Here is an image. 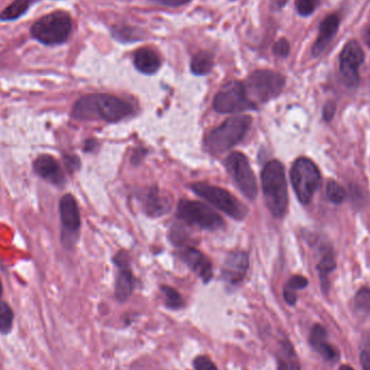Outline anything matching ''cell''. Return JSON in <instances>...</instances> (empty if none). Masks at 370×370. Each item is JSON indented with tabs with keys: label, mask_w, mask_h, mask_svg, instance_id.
Masks as SVG:
<instances>
[{
	"label": "cell",
	"mask_w": 370,
	"mask_h": 370,
	"mask_svg": "<svg viewBox=\"0 0 370 370\" xmlns=\"http://www.w3.org/2000/svg\"><path fill=\"white\" fill-rule=\"evenodd\" d=\"M336 262L334 250L330 247H325L322 251L320 262L318 265V276H320V287L324 295H328L330 289V277L332 272L336 269Z\"/></svg>",
	"instance_id": "20"
},
{
	"label": "cell",
	"mask_w": 370,
	"mask_h": 370,
	"mask_svg": "<svg viewBox=\"0 0 370 370\" xmlns=\"http://www.w3.org/2000/svg\"><path fill=\"white\" fill-rule=\"evenodd\" d=\"M72 29L70 15L57 11L35 22L31 27V34L43 45H59L68 40Z\"/></svg>",
	"instance_id": "5"
},
{
	"label": "cell",
	"mask_w": 370,
	"mask_h": 370,
	"mask_svg": "<svg viewBox=\"0 0 370 370\" xmlns=\"http://www.w3.org/2000/svg\"><path fill=\"white\" fill-rule=\"evenodd\" d=\"M338 370H355L353 367H351L350 365H342L340 366L339 369Z\"/></svg>",
	"instance_id": "40"
},
{
	"label": "cell",
	"mask_w": 370,
	"mask_h": 370,
	"mask_svg": "<svg viewBox=\"0 0 370 370\" xmlns=\"http://www.w3.org/2000/svg\"><path fill=\"white\" fill-rule=\"evenodd\" d=\"M181 259L183 262L188 265L194 273L198 275L200 279L204 281V283H208L212 281V265L209 259L200 253V250L195 249L193 247H185L181 250Z\"/></svg>",
	"instance_id": "14"
},
{
	"label": "cell",
	"mask_w": 370,
	"mask_h": 370,
	"mask_svg": "<svg viewBox=\"0 0 370 370\" xmlns=\"http://www.w3.org/2000/svg\"><path fill=\"white\" fill-rule=\"evenodd\" d=\"M290 51V46L287 39L281 38L274 45V53L279 58H286Z\"/></svg>",
	"instance_id": "33"
},
{
	"label": "cell",
	"mask_w": 370,
	"mask_h": 370,
	"mask_svg": "<svg viewBox=\"0 0 370 370\" xmlns=\"http://www.w3.org/2000/svg\"><path fill=\"white\" fill-rule=\"evenodd\" d=\"M34 170L41 178L53 184L61 185L64 182L62 169L54 157L50 155H40L34 161Z\"/></svg>",
	"instance_id": "17"
},
{
	"label": "cell",
	"mask_w": 370,
	"mask_h": 370,
	"mask_svg": "<svg viewBox=\"0 0 370 370\" xmlns=\"http://www.w3.org/2000/svg\"><path fill=\"white\" fill-rule=\"evenodd\" d=\"M225 167L246 198L255 200L258 193L257 181L247 157L238 151L232 153L225 159Z\"/></svg>",
	"instance_id": "10"
},
{
	"label": "cell",
	"mask_w": 370,
	"mask_h": 370,
	"mask_svg": "<svg viewBox=\"0 0 370 370\" xmlns=\"http://www.w3.org/2000/svg\"><path fill=\"white\" fill-rule=\"evenodd\" d=\"M145 210L149 216L156 218L167 214L170 209L171 202L168 196L161 194L158 188H149L145 194Z\"/></svg>",
	"instance_id": "19"
},
{
	"label": "cell",
	"mask_w": 370,
	"mask_h": 370,
	"mask_svg": "<svg viewBox=\"0 0 370 370\" xmlns=\"http://www.w3.org/2000/svg\"><path fill=\"white\" fill-rule=\"evenodd\" d=\"M274 3L277 7H283L287 3V0H274Z\"/></svg>",
	"instance_id": "38"
},
{
	"label": "cell",
	"mask_w": 370,
	"mask_h": 370,
	"mask_svg": "<svg viewBox=\"0 0 370 370\" xmlns=\"http://www.w3.org/2000/svg\"><path fill=\"white\" fill-rule=\"evenodd\" d=\"M135 65L138 71L143 74H154L161 68V59L154 50L141 48L135 51Z\"/></svg>",
	"instance_id": "22"
},
{
	"label": "cell",
	"mask_w": 370,
	"mask_h": 370,
	"mask_svg": "<svg viewBox=\"0 0 370 370\" xmlns=\"http://www.w3.org/2000/svg\"><path fill=\"white\" fill-rule=\"evenodd\" d=\"M94 141H87L86 143V151H88L89 149H92V147H94Z\"/></svg>",
	"instance_id": "39"
},
{
	"label": "cell",
	"mask_w": 370,
	"mask_h": 370,
	"mask_svg": "<svg viewBox=\"0 0 370 370\" xmlns=\"http://www.w3.org/2000/svg\"><path fill=\"white\" fill-rule=\"evenodd\" d=\"M340 20L338 15H328L320 25V35L312 47L313 57H318L327 48L332 39L339 29Z\"/></svg>",
	"instance_id": "18"
},
{
	"label": "cell",
	"mask_w": 370,
	"mask_h": 370,
	"mask_svg": "<svg viewBox=\"0 0 370 370\" xmlns=\"http://www.w3.org/2000/svg\"><path fill=\"white\" fill-rule=\"evenodd\" d=\"M214 68V60L210 53L200 51L198 54H195L191 63V70L195 75L202 76L212 72Z\"/></svg>",
	"instance_id": "24"
},
{
	"label": "cell",
	"mask_w": 370,
	"mask_h": 370,
	"mask_svg": "<svg viewBox=\"0 0 370 370\" xmlns=\"http://www.w3.org/2000/svg\"><path fill=\"white\" fill-rule=\"evenodd\" d=\"M361 358L362 367L364 370H370V338L368 336H364L361 343Z\"/></svg>",
	"instance_id": "31"
},
{
	"label": "cell",
	"mask_w": 370,
	"mask_h": 370,
	"mask_svg": "<svg viewBox=\"0 0 370 370\" xmlns=\"http://www.w3.org/2000/svg\"><path fill=\"white\" fill-rule=\"evenodd\" d=\"M309 343L316 353L320 354L325 361L334 363L339 361V350L327 341V330L320 324H315L311 330Z\"/></svg>",
	"instance_id": "13"
},
{
	"label": "cell",
	"mask_w": 370,
	"mask_h": 370,
	"mask_svg": "<svg viewBox=\"0 0 370 370\" xmlns=\"http://www.w3.org/2000/svg\"><path fill=\"white\" fill-rule=\"evenodd\" d=\"M336 106L334 102H328L324 108L323 116H324L325 121H330L336 115Z\"/></svg>",
	"instance_id": "34"
},
{
	"label": "cell",
	"mask_w": 370,
	"mask_h": 370,
	"mask_svg": "<svg viewBox=\"0 0 370 370\" xmlns=\"http://www.w3.org/2000/svg\"><path fill=\"white\" fill-rule=\"evenodd\" d=\"M161 293L164 295L166 306L172 310H179L184 306V301L180 293L172 287L161 286Z\"/></svg>",
	"instance_id": "27"
},
{
	"label": "cell",
	"mask_w": 370,
	"mask_h": 370,
	"mask_svg": "<svg viewBox=\"0 0 370 370\" xmlns=\"http://www.w3.org/2000/svg\"><path fill=\"white\" fill-rule=\"evenodd\" d=\"M326 193H327V198L332 204H342L346 200V191L342 188L340 183L334 180H330L326 186Z\"/></svg>",
	"instance_id": "28"
},
{
	"label": "cell",
	"mask_w": 370,
	"mask_h": 370,
	"mask_svg": "<svg viewBox=\"0 0 370 370\" xmlns=\"http://www.w3.org/2000/svg\"><path fill=\"white\" fill-rule=\"evenodd\" d=\"M318 0H296V7L299 15L302 17H308L314 13L318 6Z\"/></svg>",
	"instance_id": "30"
},
{
	"label": "cell",
	"mask_w": 370,
	"mask_h": 370,
	"mask_svg": "<svg viewBox=\"0 0 370 370\" xmlns=\"http://www.w3.org/2000/svg\"><path fill=\"white\" fill-rule=\"evenodd\" d=\"M309 281L301 275H295L290 277L284 287V299L289 306H295L297 303V291L306 288Z\"/></svg>",
	"instance_id": "23"
},
{
	"label": "cell",
	"mask_w": 370,
	"mask_h": 370,
	"mask_svg": "<svg viewBox=\"0 0 370 370\" xmlns=\"http://www.w3.org/2000/svg\"><path fill=\"white\" fill-rule=\"evenodd\" d=\"M285 84L286 80L279 73L259 70L249 75L244 86L251 101L265 103L277 98L284 89Z\"/></svg>",
	"instance_id": "6"
},
{
	"label": "cell",
	"mask_w": 370,
	"mask_h": 370,
	"mask_svg": "<svg viewBox=\"0 0 370 370\" xmlns=\"http://www.w3.org/2000/svg\"><path fill=\"white\" fill-rule=\"evenodd\" d=\"M363 39L365 41L366 45L370 48V27L369 29H366L363 33Z\"/></svg>",
	"instance_id": "37"
},
{
	"label": "cell",
	"mask_w": 370,
	"mask_h": 370,
	"mask_svg": "<svg viewBox=\"0 0 370 370\" xmlns=\"http://www.w3.org/2000/svg\"><path fill=\"white\" fill-rule=\"evenodd\" d=\"M195 370H219L208 356L200 355L193 362Z\"/></svg>",
	"instance_id": "32"
},
{
	"label": "cell",
	"mask_w": 370,
	"mask_h": 370,
	"mask_svg": "<svg viewBox=\"0 0 370 370\" xmlns=\"http://www.w3.org/2000/svg\"><path fill=\"white\" fill-rule=\"evenodd\" d=\"M253 118L250 116H233L226 119L219 127L214 128L205 137L204 145L212 154H221L231 149L248 133Z\"/></svg>",
	"instance_id": "3"
},
{
	"label": "cell",
	"mask_w": 370,
	"mask_h": 370,
	"mask_svg": "<svg viewBox=\"0 0 370 370\" xmlns=\"http://www.w3.org/2000/svg\"><path fill=\"white\" fill-rule=\"evenodd\" d=\"M31 0H15L11 5L8 6L3 13H0V20L3 21H13L19 19L22 15H24L31 5Z\"/></svg>",
	"instance_id": "25"
},
{
	"label": "cell",
	"mask_w": 370,
	"mask_h": 370,
	"mask_svg": "<svg viewBox=\"0 0 370 370\" xmlns=\"http://www.w3.org/2000/svg\"><path fill=\"white\" fill-rule=\"evenodd\" d=\"M60 214L65 231L68 234L76 233L80 228V214L73 195L66 194L61 198Z\"/></svg>",
	"instance_id": "16"
},
{
	"label": "cell",
	"mask_w": 370,
	"mask_h": 370,
	"mask_svg": "<svg viewBox=\"0 0 370 370\" xmlns=\"http://www.w3.org/2000/svg\"><path fill=\"white\" fill-rule=\"evenodd\" d=\"M1 293H3V285H1V281H0V296H1Z\"/></svg>",
	"instance_id": "41"
},
{
	"label": "cell",
	"mask_w": 370,
	"mask_h": 370,
	"mask_svg": "<svg viewBox=\"0 0 370 370\" xmlns=\"http://www.w3.org/2000/svg\"><path fill=\"white\" fill-rule=\"evenodd\" d=\"M291 183L299 202L310 204L320 184V172L314 161L300 157L293 163L290 170Z\"/></svg>",
	"instance_id": "4"
},
{
	"label": "cell",
	"mask_w": 370,
	"mask_h": 370,
	"mask_svg": "<svg viewBox=\"0 0 370 370\" xmlns=\"http://www.w3.org/2000/svg\"><path fill=\"white\" fill-rule=\"evenodd\" d=\"M214 108L220 114H236L255 110L256 103L249 99L244 84L231 82L214 96Z\"/></svg>",
	"instance_id": "8"
},
{
	"label": "cell",
	"mask_w": 370,
	"mask_h": 370,
	"mask_svg": "<svg viewBox=\"0 0 370 370\" xmlns=\"http://www.w3.org/2000/svg\"><path fill=\"white\" fill-rule=\"evenodd\" d=\"M178 216L186 223L202 230L214 231L223 225V219L220 214L200 202L181 200L178 206Z\"/></svg>",
	"instance_id": "9"
},
{
	"label": "cell",
	"mask_w": 370,
	"mask_h": 370,
	"mask_svg": "<svg viewBox=\"0 0 370 370\" xmlns=\"http://www.w3.org/2000/svg\"><path fill=\"white\" fill-rule=\"evenodd\" d=\"M248 267H249V259L247 253L238 250L226 257L222 269V277L228 284L236 286L241 284L245 279Z\"/></svg>",
	"instance_id": "12"
},
{
	"label": "cell",
	"mask_w": 370,
	"mask_h": 370,
	"mask_svg": "<svg viewBox=\"0 0 370 370\" xmlns=\"http://www.w3.org/2000/svg\"><path fill=\"white\" fill-rule=\"evenodd\" d=\"M65 164L70 170H76L80 167V159L78 157L68 155V156L65 157Z\"/></svg>",
	"instance_id": "35"
},
{
	"label": "cell",
	"mask_w": 370,
	"mask_h": 370,
	"mask_svg": "<svg viewBox=\"0 0 370 370\" xmlns=\"http://www.w3.org/2000/svg\"><path fill=\"white\" fill-rule=\"evenodd\" d=\"M265 204L272 216L283 218L288 209V188L285 168L279 161H271L261 173Z\"/></svg>",
	"instance_id": "2"
},
{
	"label": "cell",
	"mask_w": 370,
	"mask_h": 370,
	"mask_svg": "<svg viewBox=\"0 0 370 370\" xmlns=\"http://www.w3.org/2000/svg\"><path fill=\"white\" fill-rule=\"evenodd\" d=\"M133 113V106L110 94L82 96L73 108V117L80 121H119Z\"/></svg>",
	"instance_id": "1"
},
{
	"label": "cell",
	"mask_w": 370,
	"mask_h": 370,
	"mask_svg": "<svg viewBox=\"0 0 370 370\" xmlns=\"http://www.w3.org/2000/svg\"><path fill=\"white\" fill-rule=\"evenodd\" d=\"M192 190L198 196L210 202L212 206L221 210L224 214L232 216L233 219L243 220L247 214V208L224 188H218L208 183L196 182L192 184Z\"/></svg>",
	"instance_id": "7"
},
{
	"label": "cell",
	"mask_w": 370,
	"mask_h": 370,
	"mask_svg": "<svg viewBox=\"0 0 370 370\" xmlns=\"http://www.w3.org/2000/svg\"><path fill=\"white\" fill-rule=\"evenodd\" d=\"M354 306L357 312L370 315V289L367 287L360 289L354 297Z\"/></svg>",
	"instance_id": "26"
},
{
	"label": "cell",
	"mask_w": 370,
	"mask_h": 370,
	"mask_svg": "<svg viewBox=\"0 0 370 370\" xmlns=\"http://www.w3.org/2000/svg\"><path fill=\"white\" fill-rule=\"evenodd\" d=\"M159 3L168 7H180V6L188 3L191 0H157Z\"/></svg>",
	"instance_id": "36"
},
{
	"label": "cell",
	"mask_w": 370,
	"mask_h": 370,
	"mask_svg": "<svg viewBox=\"0 0 370 370\" xmlns=\"http://www.w3.org/2000/svg\"><path fill=\"white\" fill-rule=\"evenodd\" d=\"M365 60V53L356 40H350L340 53V74L348 87H356L360 82V73Z\"/></svg>",
	"instance_id": "11"
},
{
	"label": "cell",
	"mask_w": 370,
	"mask_h": 370,
	"mask_svg": "<svg viewBox=\"0 0 370 370\" xmlns=\"http://www.w3.org/2000/svg\"><path fill=\"white\" fill-rule=\"evenodd\" d=\"M276 361L277 370H301L298 355L289 340H283L279 344Z\"/></svg>",
	"instance_id": "21"
},
{
	"label": "cell",
	"mask_w": 370,
	"mask_h": 370,
	"mask_svg": "<svg viewBox=\"0 0 370 370\" xmlns=\"http://www.w3.org/2000/svg\"><path fill=\"white\" fill-rule=\"evenodd\" d=\"M13 312L7 303L0 301V332L8 334L13 328Z\"/></svg>",
	"instance_id": "29"
},
{
	"label": "cell",
	"mask_w": 370,
	"mask_h": 370,
	"mask_svg": "<svg viewBox=\"0 0 370 370\" xmlns=\"http://www.w3.org/2000/svg\"><path fill=\"white\" fill-rule=\"evenodd\" d=\"M115 262L119 267V273L116 279L115 296L118 301L123 302L131 296L135 288V279L130 271L126 253H118Z\"/></svg>",
	"instance_id": "15"
}]
</instances>
